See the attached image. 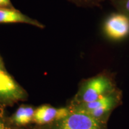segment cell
Listing matches in <instances>:
<instances>
[{"label": "cell", "instance_id": "obj_1", "mask_svg": "<svg viewBox=\"0 0 129 129\" xmlns=\"http://www.w3.org/2000/svg\"><path fill=\"white\" fill-rule=\"evenodd\" d=\"M117 88L114 74L104 70L81 82L74 105L96 101Z\"/></svg>", "mask_w": 129, "mask_h": 129}, {"label": "cell", "instance_id": "obj_2", "mask_svg": "<svg viewBox=\"0 0 129 129\" xmlns=\"http://www.w3.org/2000/svg\"><path fill=\"white\" fill-rule=\"evenodd\" d=\"M121 99V91L117 88L96 101L74 105L71 110L87 113L96 120L107 123L111 112L120 105Z\"/></svg>", "mask_w": 129, "mask_h": 129}, {"label": "cell", "instance_id": "obj_3", "mask_svg": "<svg viewBox=\"0 0 129 129\" xmlns=\"http://www.w3.org/2000/svg\"><path fill=\"white\" fill-rule=\"evenodd\" d=\"M60 121L59 129H107V123L81 111L71 110L70 114Z\"/></svg>", "mask_w": 129, "mask_h": 129}, {"label": "cell", "instance_id": "obj_4", "mask_svg": "<svg viewBox=\"0 0 129 129\" xmlns=\"http://www.w3.org/2000/svg\"><path fill=\"white\" fill-rule=\"evenodd\" d=\"M104 31L111 40L117 41L124 39L129 35V18L117 12L112 13L105 22Z\"/></svg>", "mask_w": 129, "mask_h": 129}, {"label": "cell", "instance_id": "obj_5", "mask_svg": "<svg viewBox=\"0 0 129 129\" xmlns=\"http://www.w3.org/2000/svg\"><path fill=\"white\" fill-rule=\"evenodd\" d=\"M71 109L68 108H54L43 105L35 110L33 120L40 124L60 121L70 114Z\"/></svg>", "mask_w": 129, "mask_h": 129}, {"label": "cell", "instance_id": "obj_6", "mask_svg": "<svg viewBox=\"0 0 129 129\" xmlns=\"http://www.w3.org/2000/svg\"><path fill=\"white\" fill-rule=\"evenodd\" d=\"M7 23H25L40 29L45 28V25L41 22L14 8H0V24Z\"/></svg>", "mask_w": 129, "mask_h": 129}, {"label": "cell", "instance_id": "obj_7", "mask_svg": "<svg viewBox=\"0 0 129 129\" xmlns=\"http://www.w3.org/2000/svg\"><path fill=\"white\" fill-rule=\"evenodd\" d=\"M22 95V91L10 75L0 68V98L17 99Z\"/></svg>", "mask_w": 129, "mask_h": 129}, {"label": "cell", "instance_id": "obj_8", "mask_svg": "<svg viewBox=\"0 0 129 129\" xmlns=\"http://www.w3.org/2000/svg\"><path fill=\"white\" fill-rule=\"evenodd\" d=\"M35 110L32 107L22 106L17 109L14 117V120L18 124L25 125L33 120Z\"/></svg>", "mask_w": 129, "mask_h": 129}, {"label": "cell", "instance_id": "obj_9", "mask_svg": "<svg viewBox=\"0 0 129 129\" xmlns=\"http://www.w3.org/2000/svg\"><path fill=\"white\" fill-rule=\"evenodd\" d=\"M110 3L117 12L124 14L129 18V0H112Z\"/></svg>", "mask_w": 129, "mask_h": 129}, {"label": "cell", "instance_id": "obj_10", "mask_svg": "<svg viewBox=\"0 0 129 129\" xmlns=\"http://www.w3.org/2000/svg\"><path fill=\"white\" fill-rule=\"evenodd\" d=\"M77 7L83 8L100 7L101 4L96 0H67Z\"/></svg>", "mask_w": 129, "mask_h": 129}, {"label": "cell", "instance_id": "obj_11", "mask_svg": "<svg viewBox=\"0 0 129 129\" xmlns=\"http://www.w3.org/2000/svg\"><path fill=\"white\" fill-rule=\"evenodd\" d=\"M0 8H14L10 0H0Z\"/></svg>", "mask_w": 129, "mask_h": 129}, {"label": "cell", "instance_id": "obj_12", "mask_svg": "<svg viewBox=\"0 0 129 129\" xmlns=\"http://www.w3.org/2000/svg\"><path fill=\"white\" fill-rule=\"evenodd\" d=\"M0 129H7V128L5 127V125L3 124L2 122H0Z\"/></svg>", "mask_w": 129, "mask_h": 129}, {"label": "cell", "instance_id": "obj_13", "mask_svg": "<svg viewBox=\"0 0 129 129\" xmlns=\"http://www.w3.org/2000/svg\"><path fill=\"white\" fill-rule=\"evenodd\" d=\"M97 1H98V3H100V4H101V3L104 2V1H109L111 2V1H112V0H96Z\"/></svg>", "mask_w": 129, "mask_h": 129}]
</instances>
